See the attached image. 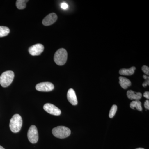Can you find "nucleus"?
Segmentation results:
<instances>
[{
	"label": "nucleus",
	"instance_id": "1",
	"mask_svg": "<svg viewBox=\"0 0 149 149\" xmlns=\"http://www.w3.org/2000/svg\"><path fill=\"white\" fill-rule=\"evenodd\" d=\"M22 125V119L18 114L14 115L10 120V128L13 133H18L21 130Z\"/></svg>",
	"mask_w": 149,
	"mask_h": 149
},
{
	"label": "nucleus",
	"instance_id": "2",
	"mask_svg": "<svg viewBox=\"0 0 149 149\" xmlns=\"http://www.w3.org/2000/svg\"><path fill=\"white\" fill-rule=\"evenodd\" d=\"M67 58V52L63 48L59 49L54 56V61L56 64L58 65H64L66 63Z\"/></svg>",
	"mask_w": 149,
	"mask_h": 149
},
{
	"label": "nucleus",
	"instance_id": "3",
	"mask_svg": "<svg viewBox=\"0 0 149 149\" xmlns=\"http://www.w3.org/2000/svg\"><path fill=\"white\" fill-rule=\"evenodd\" d=\"M14 77L13 71L8 70L3 72L0 76V84L3 88L8 87L12 83Z\"/></svg>",
	"mask_w": 149,
	"mask_h": 149
},
{
	"label": "nucleus",
	"instance_id": "4",
	"mask_svg": "<svg viewBox=\"0 0 149 149\" xmlns=\"http://www.w3.org/2000/svg\"><path fill=\"white\" fill-rule=\"evenodd\" d=\"M52 133L56 138L63 139L67 138L71 134L69 128L64 126H59L52 129Z\"/></svg>",
	"mask_w": 149,
	"mask_h": 149
},
{
	"label": "nucleus",
	"instance_id": "5",
	"mask_svg": "<svg viewBox=\"0 0 149 149\" xmlns=\"http://www.w3.org/2000/svg\"><path fill=\"white\" fill-rule=\"evenodd\" d=\"M27 137L30 143L35 144L39 140V135L37 127L34 125L30 126L27 133Z\"/></svg>",
	"mask_w": 149,
	"mask_h": 149
},
{
	"label": "nucleus",
	"instance_id": "6",
	"mask_svg": "<svg viewBox=\"0 0 149 149\" xmlns=\"http://www.w3.org/2000/svg\"><path fill=\"white\" fill-rule=\"evenodd\" d=\"M43 108L47 112L53 115L59 116L61 113V111L59 109L52 104H45Z\"/></svg>",
	"mask_w": 149,
	"mask_h": 149
},
{
	"label": "nucleus",
	"instance_id": "7",
	"mask_svg": "<svg viewBox=\"0 0 149 149\" xmlns=\"http://www.w3.org/2000/svg\"><path fill=\"white\" fill-rule=\"evenodd\" d=\"M36 89L41 92H50L54 88L53 84L50 82H43L36 85Z\"/></svg>",
	"mask_w": 149,
	"mask_h": 149
},
{
	"label": "nucleus",
	"instance_id": "8",
	"mask_svg": "<svg viewBox=\"0 0 149 149\" xmlns=\"http://www.w3.org/2000/svg\"><path fill=\"white\" fill-rule=\"evenodd\" d=\"M44 50V46L42 44H37L31 46L28 51L32 56H38L41 54Z\"/></svg>",
	"mask_w": 149,
	"mask_h": 149
},
{
	"label": "nucleus",
	"instance_id": "9",
	"mask_svg": "<svg viewBox=\"0 0 149 149\" xmlns=\"http://www.w3.org/2000/svg\"><path fill=\"white\" fill-rule=\"evenodd\" d=\"M57 18V15L56 13L49 14L43 19L42 24L45 26H49L55 22Z\"/></svg>",
	"mask_w": 149,
	"mask_h": 149
},
{
	"label": "nucleus",
	"instance_id": "10",
	"mask_svg": "<svg viewBox=\"0 0 149 149\" xmlns=\"http://www.w3.org/2000/svg\"><path fill=\"white\" fill-rule=\"evenodd\" d=\"M68 100L72 105L75 106L78 103L77 96L75 94V91L73 89L70 88L68 91L67 95Z\"/></svg>",
	"mask_w": 149,
	"mask_h": 149
},
{
	"label": "nucleus",
	"instance_id": "11",
	"mask_svg": "<svg viewBox=\"0 0 149 149\" xmlns=\"http://www.w3.org/2000/svg\"><path fill=\"white\" fill-rule=\"evenodd\" d=\"M127 96L128 98L130 100H139L142 98V95L140 92L136 93L133 91L130 90L127 91Z\"/></svg>",
	"mask_w": 149,
	"mask_h": 149
},
{
	"label": "nucleus",
	"instance_id": "12",
	"mask_svg": "<svg viewBox=\"0 0 149 149\" xmlns=\"http://www.w3.org/2000/svg\"><path fill=\"white\" fill-rule=\"evenodd\" d=\"M119 84L120 86L123 89H126L131 86V83L130 80L126 77H119Z\"/></svg>",
	"mask_w": 149,
	"mask_h": 149
},
{
	"label": "nucleus",
	"instance_id": "13",
	"mask_svg": "<svg viewBox=\"0 0 149 149\" xmlns=\"http://www.w3.org/2000/svg\"><path fill=\"white\" fill-rule=\"evenodd\" d=\"M135 67H132L129 69L122 68L119 70V74L123 75H131L134 74L136 70Z\"/></svg>",
	"mask_w": 149,
	"mask_h": 149
},
{
	"label": "nucleus",
	"instance_id": "14",
	"mask_svg": "<svg viewBox=\"0 0 149 149\" xmlns=\"http://www.w3.org/2000/svg\"><path fill=\"white\" fill-rule=\"evenodd\" d=\"M130 107L132 109H136L139 111H142L143 110L142 107V103L139 100H135L131 102L130 104Z\"/></svg>",
	"mask_w": 149,
	"mask_h": 149
},
{
	"label": "nucleus",
	"instance_id": "15",
	"mask_svg": "<svg viewBox=\"0 0 149 149\" xmlns=\"http://www.w3.org/2000/svg\"><path fill=\"white\" fill-rule=\"evenodd\" d=\"M28 1L27 0H17L16 1L17 8L19 10L24 9L26 7V3Z\"/></svg>",
	"mask_w": 149,
	"mask_h": 149
},
{
	"label": "nucleus",
	"instance_id": "16",
	"mask_svg": "<svg viewBox=\"0 0 149 149\" xmlns=\"http://www.w3.org/2000/svg\"><path fill=\"white\" fill-rule=\"evenodd\" d=\"M10 33L8 27L5 26H0V37H5Z\"/></svg>",
	"mask_w": 149,
	"mask_h": 149
},
{
	"label": "nucleus",
	"instance_id": "17",
	"mask_svg": "<svg viewBox=\"0 0 149 149\" xmlns=\"http://www.w3.org/2000/svg\"><path fill=\"white\" fill-rule=\"evenodd\" d=\"M117 110V106L116 105H113L111 107L109 113V117L110 118H112L114 116Z\"/></svg>",
	"mask_w": 149,
	"mask_h": 149
},
{
	"label": "nucleus",
	"instance_id": "18",
	"mask_svg": "<svg viewBox=\"0 0 149 149\" xmlns=\"http://www.w3.org/2000/svg\"><path fill=\"white\" fill-rule=\"evenodd\" d=\"M142 70L144 73L149 75V68L148 67L146 66V65H143V66L142 67Z\"/></svg>",
	"mask_w": 149,
	"mask_h": 149
},
{
	"label": "nucleus",
	"instance_id": "19",
	"mask_svg": "<svg viewBox=\"0 0 149 149\" xmlns=\"http://www.w3.org/2000/svg\"><path fill=\"white\" fill-rule=\"evenodd\" d=\"M61 6L62 8L63 9L65 10L68 8V5L66 3L63 2L61 3Z\"/></svg>",
	"mask_w": 149,
	"mask_h": 149
},
{
	"label": "nucleus",
	"instance_id": "20",
	"mask_svg": "<svg viewBox=\"0 0 149 149\" xmlns=\"http://www.w3.org/2000/svg\"><path fill=\"white\" fill-rule=\"evenodd\" d=\"M144 106H145V108L147 110L149 109V101L148 100H147L144 103Z\"/></svg>",
	"mask_w": 149,
	"mask_h": 149
},
{
	"label": "nucleus",
	"instance_id": "21",
	"mask_svg": "<svg viewBox=\"0 0 149 149\" xmlns=\"http://www.w3.org/2000/svg\"><path fill=\"white\" fill-rule=\"evenodd\" d=\"M149 79H147V80H146V81L143 84V87L145 88V87H146L147 85H149Z\"/></svg>",
	"mask_w": 149,
	"mask_h": 149
},
{
	"label": "nucleus",
	"instance_id": "22",
	"mask_svg": "<svg viewBox=\"0 0 149 149\" xmlns=\"http://www.w3.org/2000/svg\"><path fill=\"white\" fill-rule=\"evenodd\" d=\"M143 96L145 98H146L149 99V92H148V91H146V92H145V93H144Z\"/></svg>",
	"mask_w": 149,
	"mask_h": 149
},
{
	"label": "nucleus",
	"instance_id": "23",
	"mask_svg": "<svg viewBox=\"0 0 149 149\" xmlns=\"http://www.w3.org/2000/svg\"><path fill=\"white\" fill-rule=\"evenodd\" d=\"M143 77L144 79H145V80H147V79H149L148 76H147L146 75H145H145H143Z\"/></svg>",
	"mask_w": 149,
	"mask_h": 149
},
{
	"label": "nucleus",
	"instance_id": "24",
	"mask_svg": "<svg viewBox=\"0 0 149 149\" xmlns=\"http://www.w3.org/2000/svg\"><path fill=\"white\" fill-rule=\"evenodd\" d=\"M0 149H5L4 148H3L2 146H0Z\"/></svg>",
	"mask_w": 149,
	"mask_h": 149
},
{
	"label": "nucleus",
	"instance_id": "25",
	"mask_svg": "<svg viewBox=\"0 0 149 149\" xmlns=\"http://www.w3.org/2000/svg\"><path fill=\"white\" fill-rule=\"evenodd\" d=\"M136 149H145L143 148H138Z\"/></svg>",
	"mask_w": 149,
	"mask_h": 149
}]
</instances>
